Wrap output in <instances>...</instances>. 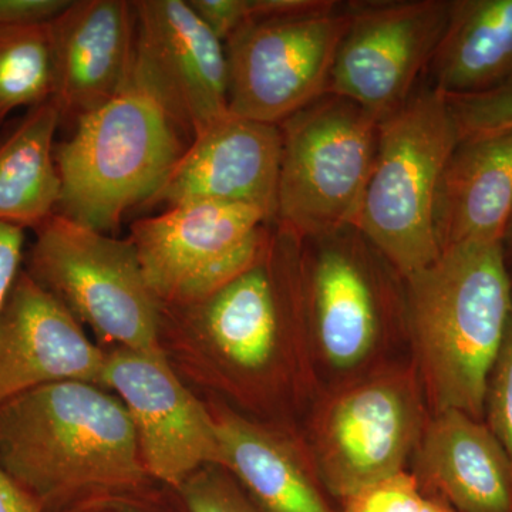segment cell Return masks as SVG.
I'll use <instances>...</instances> for the list:
<instances>
[{"label":"cell","instance_id":"1","mask_svg":"<svg viewBox=\"0 0 512 512\" xmlns=\"http://www.w3.org/2000/svg\"><path fill=\"white\" fill-rule=\"evenodd\" d=\"M0 467L45 512L126 503L151 480L123 402L79 380L0 404Z\"/></svg>","mask_w":512,"mask_h":512},{"label":"cell","instance_id":"2","mask_svg":"<svg viewBox=\"0 0 512 512\" xmlns=\"http://www.w3.org/2000/svg\"><path fill=\"white\" fill-rule=\"evenodd\" d=\"M215 384L248 402L281 396L309 380L311 348L302 278V239L274 222L255 264L202 301L164 308Z\"/></svg>","mask_w":512,"mask_h":512},{"label":"cell","instance_id":"3","mask_svg":"<svg viewBox=\"0 0 512 512\" xmlns=\"http://www.w3.org/2000/svg\"><path fill=\"white\" fill-rule=\"evenodd\" d=\"M403 282L404 329L433 413L454 409L484 420L488 377L512 309L503 242L448 248Z\"/></svg>","mask_w":512,"mask_h":512},{"label":"cell","instance_id":"4","mask_svg":"<svg viewBox=\"0 0 512 512\" xmlns=\"http://www.w3.org/2000/svg\"><path fill=\"white\" fill-rule=\"evenodd\" d=\"M183 137L156 101L128 84L56 144V214L113 235L126 212L143 208L164 183L188 146Z\"/></svg>","mask_w":512,"mask_h":512},{"label":"cell","instance_id":"5","mask_svg":"<svg viewBox=\"0 0 512 512\" xmlns=\"http://www.w3.org/2000/svg\"><path fill=\"white\" fill-rule=\"evenodd\" d=\"M458 143L448 101L430 86L417 87L402 109L379 123L375 165L353 227L402 278L440 256L434 202Z\"/></svg>","mask_w":512,"mask_h":512},{"label":"cell","instance_id":"6","mask_svg":"<svg viewBox=\"0 0 512 512\" xmlns=\"http://www.w3.org/2000/svg\"><path fill=\"white\" fill-rule=\"evenodd\" d=\"M25 271L114 348L164 350V306L130 239L53 214L35 229Z\"/></svg>","mask_w":512,"mask_h":512},{"label":"cell","instance_id":"7","mask_svg":"<svg viewBox=\"0 0 512 512\" xmlns=\"http://www.w3.org/2000/svg\"><path fill=\"white\" fill-rule=\"evenodd\" d=\"M279 128L275 222L302 241L353 227L375 165L379 120L355 101L325 93Z\"/></svg>","mask_w":512,"mask_h":512},{"label":"cell","instance_id":"8","mask_svg":"<svg viewBox=\"0 0 512 512\" xmlns=\"http://www.w3.org/2000/svg\"><path fill=\"white\" fill-rule=\"evenodd\" d=\"M424 400L414 366L383 367L330 392L308 447L325 491L343 503L406 471L429 421Z\"/></svg>","mask_w":512,"mask_h":512},{"label":"cell","instance_id":"9","mask_svg":"<svg viewBox=\"0 0 512 512\" xmlns=\"http://www.w3.org/2000/svg\"><path fill=\"white\" fill-rule=\"evenodd\" d=\"M302 278L309 343L329 369H360L404 329L403 278L359 229L303 239Z\"/></svg>","mask_w":512,"mask_h":512},{"label":"cell","instance_id":"10","mask_svg":"<svg viewBox=\"0 0 512 512\" xmlns=\"http://www.w3.org/2000/svg\"><path fill=\"white\" fill-rule=\"evenodd\" d=\"M274 222L247 205L195 201L133 222L128 239L158 301L184 308L255 264Z\"/></svg>","mask_w":512,"mask_h":512},{"label":"cell","instance_id":"11","mask_svg":"<svg viewBox=\"0 0 512 512\" xmlns=\"http://www.w3.org/2000/svg\"><path fill=\"white\" fill-rule=\"evenodd\" d=\"M346 6L318 15L252 19L224 43L228 111L279 124L328 92L349 26Z\"/></svg>","mask_w":512,"mask_h":512},{"label":"cell","instance_id":"12","mask_svg":"<svg viewBox=\"0 0 512 512\" xmlns=\"http://www.w3.org/2000/svg\"><path fill=\"white\" fill-rule=\"evenodd\" d=\"M328 92L346 97L380 121L402 109L447 26L450 0H373L348 3Z\"/></svg>","mask_w":512,"mask_h":512},{"label":"cell","instance_id":"13","mask_svg":"<svg viewBox=\"0 0 512 512\" xmlns=\"http://www.w3.org/2000/svg\"><path fill=\"white\" fill-rule=\"evenodd\" d=\"M130 84L191 141L228 111L224 43L187 0H137Z\"/></svg>","mask_w":512,"mask_h":512},{"label":"cell","instance_id":"14","mask_svg":"<svg viewBox=\"0 0 512 512\" xmlns=\"http://www.w3.org/2000/svg\"><path fill=\"white\" fill-rule=\"evenodd\" d=\"M103 387L126 407L151 480L178 490L201 468L220 466L214 414L181 382L164 350H107Z\"/></svg>","mask_w":512,"mask_h":512},{"label":"cell","instance_id":"15","mask_svg":"<svg viewBox=\"0 0 512 512\" xmlns=\"http://www.w3.org/2000/svg\"><path fill=\"white\" fill-rule=\"evenodd\" d=\"M281 157L279 126L228 113L192 138L143 208L215 201L258 208L275 221Z\"/></svg>","mask_w":512,"mask_h":512},{"label":"cell","instance_id":"16","mask_svg":"<svg viewBox=\"0 0 512 512\" xmlns=\"http://www.w3.org/2000/svg\"><path fill=\"white\" fill-rule=\"evenodd\" d=\"M106 356L72 312L22 269L0 309V404L67 380L103 387Z\"/></svg>","mask_w":512,"mask_h":512},{"label":"cell","instance_id":"17","mask_svg":"<svg viewBox=\"0 0 512 512\" xmlns=\"http://www.w3.org/2000/svg\"><path fill=\"white\" fill-rule=\"evenodd\" d=\"M60 126H76L130 84L136 16L127 0H72L49 23Z\"/></svg>","mask_w":512,"mask_h":512},{"label":"cell","instance_id":"18","mask_svg":"<svg viewBox=\"0 0 512 512\" xmlns=\"http://www.w3.org/2000/svg\"><path fill=\"white\" fill-rule=\"evenodd\" d=\"M413 458L423 493L454 512H512V461L484 420L433 413Z\"/></svg>","mask_w":512,"mask_h":512},{"label":"cell","instance_id":"19","mask_svg":"<svg viewBox=\"0 0 512 512\" xmlns=\"http://www.w3.org/2000/svg\"><path fill=\"white\" fill-rule=\"evenodd\" d=\"M512 221V130L460 140L434 202L440 254L471 242H504Z\"/></svg>","mask_w":512,"mask_h":512},{"label":"cell","instance_id":"20","mask_svg":"<svg viewBox=\"0 0 512 512\" xmlns=\"http://www.w3.org/2000/svg\"><path fill=\"white\" fill-rule=\"evenodd\" d=\"M220 467L261 512H340L328 503L308 448L285 431L228 409L212 412Z\"/></svg>","mask_w":512,"mask_h":512},{"label":"cell","instance_id":"21","mask_svg":"<svg viewBox=\"0 0 512 512\" xmlns=\"http://www.w3.org/2000/svg\"><path fill=\"white\" fill-rule=\"evenodd\" d=\"M426 74L446 97L476 96L512 82V0H450Z\"/></svg>","mask_w":512,"mask_h":512},{"label":"cell","instance_id":"22","mask_svg":"<svg viewBox=\"0 0 512 512\" xmlns=\"http://www.w3.org/2000/svg\"><path fill=\"white\" fill-rule=\"evenodd\" d=\"M60 114L32 107L0 136V222L36 229L56 214L62 192L55 160Z\"/></svg>","mask_w":512,"mask_h":512},{"label":"cell","instance_id":"23","mask_svg":"<svg viewBox=\"0 0 512 512\" xmlns=\"http://www.w3.org/2000/svg\"><path fill=\"white\" fill-rule=\"evenodd\" d=\"M53 96V56L47 25L0 28V124L16 109Z\"/></svg>","mask_w":512,"mask_h":512},{"label":"cell","instance_id":"24","mask_svg":"<svg viewBox=\"0 0 512 512\" xmlns=\"http://www.w3.org/2000/svg\"><path fill=\"white\" fill-rule=\"evenodd\" d=\"M446 100L456 120L460 140L512 130V82L493 92L446 97Z\"/></svg>","mask_w":512,"mask_h":512},{"label":"cell","instance_id":"25","mask_svg":"<svg viewBox=\"0 0 512 512\" xmlns=\"http://www.w3.org/2000/svg\"><path fill=\"white\" fill-rule=\"evenodd\" d=\"M187 512H261L220 466H207L178 488Z\"/></svg>","mask_w":512,"mask_h":512},{"label":"cell","instance_id":"26","mask_svg":"<svg viewBox=\"0 0 512 512\" xmlns=\"http://www.w3.org/2000/svg\"><path fill=\"white\" fill-rule=\"evenodd\" d=\"M485 423L512 461V309L485 393Z\"/></svg>","mask_w":512,"mask_h":512},{"label":"cell","instance_id":"27","mask_svg":"<svg viewBox=\"0 0 512 512\" xmlns=\"http://www.w3.org/2000/svg\"><path fill=\"white\" fill-rule=\"evenodd\" d=\"M426 498L416 477L402 471L352 495L340 512H420Z\"/></svg>","mask_w":512,"mask_h":512},{"label":"cell","instance_id":"28","mask_svg":"<svg viewBox=\"0 0 512 512\" xmlns=\"http://www.w3.org/2000/svg\"><path fill=\"white\" fill-rule=\"evenodd\" d=\"M205 26L222 43L251 20V0H187Z\"/></svg>","mask_w":512,"mask_h":512},{"label":"cell","instance_id":"29","mask_svg":"<svg viewBox=\"0 0 512 512\" xmlns=\"http://www.w3.org/2000/svg\"><path fill=\"white\" fill-rule=\"evenodd\" d=\"M72 0H0V28L47 25Z\"/></svg>","mask_w":512,"mask_h":512},{"label":"cell","instance_id":"30","mask_svg":"<svg viewBox=\"0 0 512 512\" xmlns=\"http://www.w3.org/2000/svg\"><path fill=\"white\" fill-rule=\"evenodd\" d=\"M25 229L0 222V309L22 271Z\"/></svg>","mask_w":512,"mask_h":512},{"label":"cell","instance_id":"31","mask_svg":"<svg viewBox=\"0 0 512 512\" xmlns=\"http://www.w3.org/2000/svg\"><path fill=\"white\" fill-rule=\"evenodd\" d=\"M339 5V2L332 0H251V18L278 19L318 15L335 10Z\"/></svg>","mask_w":512,"mask_h":512},{"label":"cell","instance_id":"32","mask_svg":"<svg viewBox=\"0 0 512 512\" xmlns=\"http://www.w3.org/2000/svg\"><path fill=\"white\" fill-rule=\"evenodd\" d=\"M0 512H45L28 491L23 490L0 467Z\"/></svg>","mask_w":512,"mask_h":512},{"label":"cell","instance_id":"33","mask_svg":"<svg viewBox=\"0 0 512 512\" xmlns=\"http://www.w3.org/2000/svg\"><path fill=\"white\" fill-rule=\"evenodd\" d=\"M420 512H454L448 507L447 504H444L443 501L437 500V498L429 497L427 495L426 503H424L423 508H421Z\"/></svg>","mask_w":512,"mask_h":512},{"label":"cell","instance_id":"34","mask_svg":"<svg viewBox=\"0 0 512 512\" xmlns=\"http://www.w3.org/2000/svg\"><path fill=\"white\" fill-rule=\"evenodd\" d=\"M505 259H507L508 268H510V272L512 275V221L510 228H508L507 235H505V239L503 242Z\"/></svg>","mask_w":512,"mask_h":512},{"label":"cell","instance_id":"35","mask_svg":"<svg viewBox=\"0 0 512 512\" xmlns=\"http://www.w3.org/2000/svg\"><path fill=\"white\" fill-rule=\"evenodd\" d=\"M106 507L107 505H89V507L74 508V510L64 512H104Z\"/></svg>","mask_w":512,"mask_h":512},{"label":"cell","instance_id":"36","mask_svg":"<svg viewBox=\"0 0 512 512\" xmlns=\"http://www.w3.org/2000/svg\"><path fill=\"white\" fill-rule=\"evenodd\" d=\"M123 512H141V511L134 510V508H128V510H124Z\"/></svg>","mask_w":512,"mask_h":512}]
</instances>
